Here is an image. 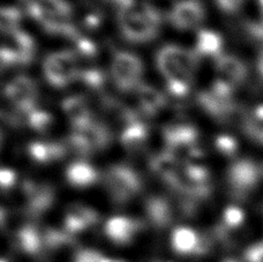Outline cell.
I'll list each match as a JSON object with an SVG mask.
<instances>
[{
	"label": "cell",
	"instance_id": "6da1fadb",
	"mask_svg": "<svg viewBox=\"0 0 263 262\" xmlns=\"http://www.w3.org/2000/svg\"><path fill=\"white\" fill-rule=\"evenodd\" d=\"M119 25L124 37L133 43H145L158 35L162 16L147 3H134L119 11Z\"/></svg>",
	"mask_w": 263,
	"mask_h": 262
},
{
	"label": "cell",
	"instance_id": "7a4b0ae2",
	"mask_svg": "<svg viewBox=\"0 0 263 262\" xmlns=\"http://www.w3.org/2000/svg\"><path fill=\"white\" fill-rule=\"evenodd\" d=\"M27 5L28 14L46 32L73 41L80 37L72 22V7L66 0H34Z\"/></svg>",
	"mask_w": 263,
	"mask_h": 262
},
{
	"label": "cell",
	"instance_id": "3957f363",
	"mask_svg": "<svg viewBox=\"0 0 263 262\" xmlns=\"http://www.w3.org/2000/svg\"><path fill=\"white\" fill-rule=\"evenodd\" d=\"M197 60V53L193 51L177 45H166L157 54V66L166 79V83L191 86Z\"/></svg>",
	"mask_w": 263,
	"mask_h": 262
},
{
	"label": "cell",
	"instance_id": "277c9868",
	"mask_svg": "<svg viewBox=\"0 0 263 262\" xmlns=\"http://www.w3.org/2000/svg\"><path fill=\"white\" fill-rule=\"evenodd\" d=\"M104 184L111 199L118 204L128 202L142 190V180L138 172L124 164L110 166L104 174Z\"/></svg>",
	"mask_w": 263,
	"mask_h": 262
},
{
	"label": "cell",
	"instance_id": "5b68a950",
	"mask_svg": "<svg viewBox=\"0 0 263 262\" xmlns=\"http://www.w3.org/2000/svg\"><path fill=\"white\" fill-rule=\"evenodd\" d=\"M234 89L227 83L216 79L210 90L202 91L197 95V102L206 114L220 121L231 119L236 114V105L232 101Z\"/></svg>",
	"mask_w": 263,
	"mask_h": 262
},
{
	"label": "cell",
	"instance_id": "8992f818",
	"mask_svg": "<svg viewBox=\"0 0 263 262\" xmlns=\"http://www.w3.org/2000/svg\"><path fill=\"white\" fill-rule=\"evenodd\" d=\"M80 68L77 55L70 51L51 53L43 63L46 80L55 88H64L79 79Z\"/></svg>",
	"mask_w": 263,
	"mask_h": 262
},
{
	"label": "cell",
	"instance_id": "52a82bcc",
	"mask_svg": "<svg viewBox=\"0 0 263 262\" xmlns=\"http://www.w3.org/2000/svg\"><path fill=\"white\" fill-rule=\"evenodd\" d=\"M163 137L166 152L178 158H194L201 154L197 144L199 132L193 125H168L163 129Z\"/></svg>",
	"mask_w": 263,
	"mask_h": 262
},
{
	"label": "cell",
	"instance_id": "ba28073f",
	"mask_svg": "<svg viewBox=\"0 0 263 262\" xmlns=\"http://www.w3.org/2000/svg\"><path fill=\"white\" fill-rule=\"evenodd\" d=\"M142 73L143 65L138 55L126 51H119L114 55L111 76L119 90L127 92L138 88Z\"/></svg>",
	"mask_w": 263,
	"mask_h": 262
},
{
	"label": "cell",
	"instance_id": "9c48e42d",
	"mask_svg": "<svg viewBox=\"0 0 263 262\" xmlns=\"http://www.w3.org/2000/svg\"><path fill=\"white\" fill-rule=\"evenodd\" d=\"M36 46L30 35L21 30L3 34L2 63L4 66L27 65L35 55Z\"/></svg>",
	"mask_w": 263,
	"mask_h": 262
},
{
	"label": "cell",
	"instance_id": "30bf717a",
	"mask_svg": "<svg viewBox=\"0 0 263 262\" xmlns=\"http://www.w3.org/2000/svg\"><path fill=\"white\" fill-rule=\"evenodd\" d=\"M260 178V170L254 162L240 160L234 162L228 171V184L233 196L242 199L254 189Z\"/></svg>",
	"mask_w": 263,
	"mask_h": 262
},
{
	"label": "cell",
	"instance_id": "8fae6325",
	"mask_svg": "<svg viewBox=\"0 0 263 262\" xmlns=\"http://www.w3.org/2000/svg\"><path fill=\"white\" fill-rule=\"evenodd\" d=\"M5 96L20 112H29L35 109L37 103V86L34 80L25 76H18L5 87Z\"/></svg>",
	"mask_w": 263,
	"mask_h": 262
},
{
	"label": "cell",
	"instance_id": "7c38bea8",
	"mask_svg": "<svg viewBox=\"0 0 263 262\" xmlns=\"http://www.w3.org/2000/svg\"><path fill=\"white\" fill-rule=\"evenodd\" d=\"M144 223L138 218L127 216H114L104 226V233L112 244L128 246L143 230Z\"/></svg>",
	"mask_w": 263,
	"mask_h": 262
},
{
	"label": "cell",
	"instance_id": "4fadbf2b",
	"mask_svg": "<svg viewBox=\"0 0 263 262\" xmlns=\"http://www.w3.org/2000/svg\"><path fill=\"white\" fill-rule=\"evenodd\" d=\"M22 190L26 198V212L30 217H40L54 202V190L49 184H37L27 180Z\"/></svg>",
	"mask_w": 263,
	"mask_h": 262
},
{
	"label": "cell",
	"instance_id": "5bb4252c",
	"mask_svg": "<svg viewBox=\"0 0 263 262\" xmlns=\"http://www.w3.org/2000/svg\"><path fill=\"white\" fill-rule=\"evenodd\" d=\"M204 18V8L199 0H180L168 13L171 25L180 30L197 27Z\"/></svg>",
	"mask_w": 263,
	"mask_h": 262
},
{
	"label": "cell",
	"instance_id": "9a60e30c",
	"mask_svg": "<svg viewBox=\"0 0 263 262\" xmlns=\"http://www.w3.org/2000/svg\"><path fill=\"white\" fill-rule=\"evenodd\" d=\"M100 221V215L90 207L73 203L66 209L64 217V230L75 237L88 229L92 228Z\"/></svg>",
	"mask_w": 263,
	"mask_h": 262
},
{
	"label": "cell",
	"instance_id": "2e32d148",
	"mask_svg": "<svg viewBox=\"0 0 263 262\" xmlns=\"http://www.w3.org/2000/svg\"><path fill=\"white\" fill-rule=\"evenodd\" d=\"M217 79L236 89L247 78V66L245 63L231 54H220L216 58Z\"/></svg>",
	"mask_w": 263,
	"mask_h": 262
},
{
	"label": "cell",
	"instance_id": "e0dca14e",
	"mask_svg": "<svg viewBox=\"0 0 263 262\" xmlns=\"http://www.w3.org/2000/svg\"><path fill=\"white\" fill-rule=\"evenodd\" d=\"M148 221L155 229H165L171 226L176 218L175 207L164 196H150L144 204Z\"/></svg>",
	"mask_w": 263,
	"mask_h": 262
},
{
	"label": "cell",
	"instance_id": "ac0fdd59",
	"mask_svg": "<svg viewBox=\"0 0 263 262\" xmlns=\"http://www.w3.org/2000/svg\"><path fill=\"white\" fill-rule=\"evenodd\" d=\"M14 246L23 254L41 258L44 254L43 233L34 224H26L17 229L14 235Z\"/></svg>",
	"mask_w": 263,
	"mask_h": 262
},
{
	"label": "cell",
	"instance_id": "d6986e66",
	"mask_svg": "<svg viewBox=\"0 0 263 262\" xmlns=\"http://www.w3.org/2000/svg\"><path fill=\"white\" fill-rule=\"evenodd\" d=\"M150 167L155 175L173 189L180 176L182 166L179 163V158L171 153L164 152L152 158Z\"/></svg>",
	"mask_w": 263,
	"mask_h": 262
},
{
	"label": "cell",
	"instance_id": "ffe728a7",
	"mask_svg": "<svg viewBox=\"0 0 263 262\" xmlns=\"http://www.w3.org/2000/svg\"><path fill=\"white\" fill-rule=\"evenodd\" d=\"M148 139V127L134 114L125 121V127L120 135V142L129 152L140 151Z\"/></svg>",
	"mask_w": 263,
	"mask_h": 262
},
{
	"label": "cell",
	"instance_id": "44dd1931",
	"mask_svg": "<svg viewBox=\"0 0 263 262\" xmlns=\"http://www.w3.org/2000/svg\"><path fill=\"white\" fill-rule=\"evenodd\" d=\"M200 244V232L187 227H178L172 231L171 249L176 255L195 256Z\"/></svg>",
	"mask_w": 263,
	"mask_h": 262
},
{
	"label": "cell",
	"instance_id": "7402d4cb",
	"mask_svg": "<svg viewBox=\"0 0 263 262\" xmlns=\"http://www.w3.org/2000/svg\"><path fill=\"white\" fill-rule=\"evenodd\" d=\"M63 111L67 116L74 130L82 129L93 121L91 111L83 98L69 96L63 101Z\"/></svg>",
	"mask_w": 263,
	"mask_h": 262
},
{
	"label": "cell",
	"instance_id": "603a6c76",
	"mask_svg": "<svg viewBox=\"0 0 263 262\" xmlns=\"http://www.w3.org/2000/svg\"><path fill=\"white\" fill-rule=\"evenodd\" d=\"M28 153L35 162L41 164H49L62 160L67 153V148L65 142L35 141L28 146Z\"/></svg>",
	"mask_w": 263,
	"mask_h": 262
},
{
	"label": "cell",
	"instance_id": "cb8c5ba5",
	"mask_svg": "<svg viewBox=\"0 0 263 262\" xmlns=\"http://www.w3.org/2000/svg\"><path fill=\"white\" fill-rule=\"evenodd\" d=\"M68 184L78 189H83L95 184L98 180V172L87 162H74L66 170Z\"/></svg>",
	"mask_w": 263,
	"mask_h": 262
},
{
	"label": "cell",
	"instance_id": "d4e9b609",
	"mask_svg": "<svg viewBox=\"0 0 263 262\" xmlns=\"http://www.w3.org/2000/svg\"><path fill=\"white\" fill-rule=\"evenodd\" d=\"M138 100L143 114L148 117L157 115L166 104L165 96L149 85H140L136 88Z\"/></svg>",
	"mask_w": 263,
	"mask_h": 262
},
{
	"label": "cell",
	"instance_id": "484cf974",
	"mask_svg": "<svg viewBox=\"0 0 263 262\" xmlns=\"http://www.w3.org/2000/svg\"><path fill=\"white\" fill-rule=\"evenodd\" d=\"M82 137L86 139L89 147L91 148L92 153L103 151L111 142V132L106 125L98 123L93 120L91 124H89L82 129L77 130Z\"/></svg>",
	"mask_w": 263,
	"mask_h": 262
},
{
	"label": "cell",
	"instance_id": "4316f807",
	"mask_svg": "<svg viewBox=\"0 0 263 262\" xmlns=\"http://www.w3.org/2000/svg\"><path fill=\"white\" fill-rule=\"evenodd\" d=\"M223 48L222 36L213 30H200L196 39V53L219 57Z\"/></svg>",
	"mask_w": 263,
	"mask_h": 262
},
{
	"label": "cell",
	"instance_id": "83f0119b",
	"mask_svg": "<svg viewBox=\"0 0 263 262\" xmlns=\"http://www.w3.org/2000/svg\"><path fill=\"white\" fill-rule=\"evenodd\" d=\"M242 126L253 140L263 143V105H257L250 115L243 117Z\"/></svg>",
	"mask_w": 263,
	"mask_h": 262
},
{
	"label": "cell",
	"instance_id": "f1b7e54d",
	"mask_svg": "<svg viewBox=\"0 0 263 262\" xmlns=\"http://www.w3.org/2000/svg\"><path fill=\"white\" fill-rule=\"evenodd\" d=\"M21 116L22 121H25L30 127L40 130V132H44L52 125V117L49 112L40 110L37 107L30 110L29 112H26V114L21 112Z\"/></svg>",
	"mask_w": 263,
	"mask_h": 262
},
{
	"label": "cell",
	"instance_id": "f546056e",
	"mask_svg": "<svg viewBox=\"0 0 263 262\" xmlns=\"http://www.w3.org/2000/svg\"><path fill=\"white\" fill-rule=\"evenodd\" d=\"M21 22V12L16 7H3L0 12V23H2V32L18 30V26Z\"/></svg>",
	"mask_w": 263,
	"mask_h": 262
},
{
	"label": "cell",
	"instance_id": "4dcf8cb0",
	"mask_svg": "<svg viewBox=\"0 0 263 262\" xmlns=\"http://www.w3.org/2000/svg\"><path fill=\"white\" fill-rule=\"evenodd\" d=\"M64 142L66 144V148H67V152L73 153L80 157H87L93 154L91 148L87 143L86 139L79 132H77V130H74Z\"/></svg>",
	"mask_w": 263,
	"mask_h": 262
},
{
	"label": "cell",
	"instance_id": "1f68e13d",
	"mask_svg": "<svg viewBox=\"0 0 263 262\" xmlns=\"http://www.w3.org/2000/svg\"><path fill=\"white\" fill-rule=\"evenodd\" d=\"M243 221H245V214H243L242 210L236 207V205H229L224 210L223 219L220 222V226L224 227L229 231H232L240 228Z\"/></svg>",
	"mask_w": 263,
	"mask_h": 262
},
{
	"label": "cell",
	"instance_id": "d6a6232c",
	"mask_svg": "<svg viewBox=\"0 0 263 262\" xmlns=\"http://www.w3.org/2000/svg\"><path fill=\"white\" fill-rule=\"evenodd\" d=\"M79 79H81L84 85L90 89H101L103 87V83H104L105 77L101 69L98 68H80Z\"/></svg>",
	"mask_w": 263,
	"mask_h": 262
},
{
	"label": "cell",
	"instance_id": "836d02e7",
	"mask_svg": "<svg viewBox=\"0 0 263 262\" xmlns=\"http://www.w3.org/2000/svg\"><path fill=\"white\" fill-rule=\"evenodd\" d=\"M216 148L218 149L220 154H223L225 156L232 157L236 155L238 144L237 141L230 135H219V137L216 138Z\"/></svg>",
	"mask_w": 263,
	"mask_h": 262
},
{
	"label": "cell",
	"instance_id": "e575fe53",
	"mask_svg": "<svg viewBox=\"0 0 263 262\" xmlns=\"http://www.w3.org/2000/svg\"><path fill=\"white\" fill-rule=\"evenodd\" d=\"M107 258L100 252L90 249L79 250L73 254L70 262H106Z\"/></svg>",
	"mask_w": 263,
	"mask_h": 262
},
{
	"label": "cell",
	"instance_id": "d590c367",
	"mask_svg": "<svg viewBox=\"0 0 263 262\" xmlns=\"http://www.w3.org/2000/svg\"><path fill=\"white\" fill-rule=\"evenodd\" d=\"M74 42L77 43L79 52L81 53L83 57L91 58L97 53L96 46L90 40H87V39H84V37L80 36L79 39L77 41H74Z\"/></svg>",
	"mask_w": 263,
	"mask_h": 262
},
{
	"label": "cell",
	"instance_id": "8d00e7d4",
	"mask_svg": "<svg viewBox=\"0 0 263 262\" xmlns=\"http://www.w3.org/2000/svg\"><path fill=\"white\" fill-rule=\"evenodd\" d=\"M243 259L246 262H263V241L248 247Z\"/></svg>",
	"mask_w": 263,
	"mask_h": 262
},
{
	"label": "cell",
	"instance_id": "74e56055",
	"mask_svg": "<svg viewBox=\"0 0 263 262\" xmlns=\"http://www.w3.org/2000/svg\"><path fill=\"white\" fill-rule=\"evenodd\" d=\"M216 3L224 13L233 14L241 8L243 0H216Z\"/></svg>",
	"mask_w": 263,
	"mask_h": 262
},
{
	"label": "cell",
	"instance_id": "f35d334b",
	"mask_svg": "<svg viewBox=\"0 0 263 262\" xmlns=\"http://www.w3.org/2000/svg\"><path fill=\"white\" fill-rule=\"evenodd\" d=\"M16 180V175L12 169H7V167H4L0 172V181H2V187L3 190L11 189L14 185V182Z\"/></svg>",
	"mask_w": 263,
	"mask_h": 262
},
{
	"label": "cell",
	"instance_id": "ab89813d",
	"mask_svg": "<svg viewBox=\"0 0 263 262\" xmlns=\"http://www.w3.org/2000/svg\"><path fill=\"white\" fill-rule=\"evenodd\" d=\"M101 17L97 14H89V15L84 18V25L88 28H95L96 26L100 25Z\"/></svg>",
	"mask_w": 263,
	"mask_h": 262
},
{
	"label": "cell",
	"instance_id": "60d3db41",
	"mask_svg": "<svg viewBox=\"0 0 263 262\" xmlns=\"http://www.w3.org/2000/svg\"><path fill=\"white\" fill-rule=\"evenodd\" d=\"M111 3L114 4L115 6L118 7L119 11H120V9H123L125 7H127V6H130V5L134 4L135 2H134V0H111Z\"/></svg>",
	"mask_w": 263,
	"mask_h": 262
},
{
	"label": "cell",
	"instance_id": "b9f144b4",
	"mask_svg": "<svg viewBox=\"0 0 263 262\" xmlns=\"http://www.w3.org/2000/svg\"><path fill=\"white\" fill-rule=\"evenodd\" d=\"M259 71L261 73V76L263 77V54L261 55V58L259 60Z\"/></svg>",
	"mask_w": 263,
	"mask_h": 262
},
{
	"label": "cell",
	"instance_id": "7bdbcfd3",
	"mask_svg": "<svg viewBox=\"0 0 263 262\" xmlns=\"http://www.w3.org/2000/svg\"><path fill=\"white\" fill-rule=\"evenodd\" d=\"M148 262H172V261L164 260V259H152V260H149Z\"/></svg>",
	"mask_w": 263,
	"mask_h": 262
},
{
	"label": "cell",
	"instance_id": "ee69618b",
	"mask_svg": "<svg viewBox=\"0 0 263 262\" xmlns=\"http://www.w3.org/2000/svg\"><path fill=\"white\" fill-rule=\"evenodd\" d=\"M106 262H125V261H123V260H118V259H110V258H107Z\"/></svg>",
	"mask_w": 263,
	"mask_h": 262
},
{
	"label": "cell",
	"instance_id": "f6af8a7d",
	"mask_svg": "<svg viewBox=\"0 0 263 262\" xmlns=\"http://www.w3.org/2000/svg\"><path fill=\"white\" fill-rule=\"evenodd\" d=\"M223 262H240V261H238V260H236V259H225Z\"/></svg>",
	"mask_w": 263,
	"mask_h": 262
},
{
	"label": "cell",
	"instance_id": "bcb514c9",
	"mask_svg": "<svg viewBox=\"0 0 263 262\" xmlns=\"http://www.w3.org/2000/svg\"><path fill=\"white\" fill-rule=\"evenodd\" d=\"M259 3H260L261 8H262V12H263V0H259Z\"/></svg>",
	"mask_w": 263,
	"mask_h": 262
},
{
	"label": "cell",
	"instance_id": "7dc6e473",
	"mask_svg": "<svg viewBox=\"0 0 263 262\" xmlns=\"http://www.w3.org/2000/svg\"><path fill=\"white\" fill-rule=\"evenodd\" d=\"M22 2H26L27 4H29V3H31V2H34V0H22Z\"/></svg>",
	"mask_w": 263,
	"mask_h": 262
},
{
	"label": "cell",
	"instance_id": "c3c4849f",
	"mask_svg": "<svg viewBox=\"0 0 263 262\" xmlns=\"http://www.w3.org/2000/svg\"><path fill=\"white\" fill-rule=\"evenodd\" d=\"M2 262H9V261H8V260H6V259H5V258H4V259L2 260Z\"/></svg>",
	"mask_w": 263,
	"mask_h": 262
}]
</instances>
